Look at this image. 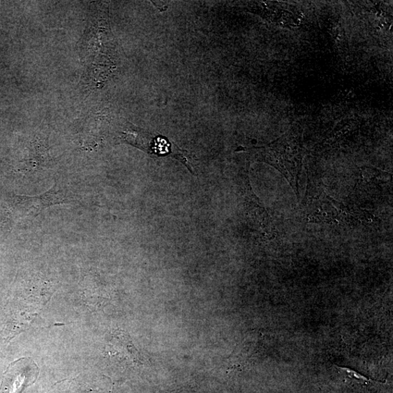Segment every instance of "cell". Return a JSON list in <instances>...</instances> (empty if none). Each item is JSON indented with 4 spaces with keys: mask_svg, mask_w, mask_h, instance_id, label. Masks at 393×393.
I'll list each match as a JSON object with an SVG mask.
<instances>
[{
    "mask_svg": "<svg viewBox=\"0 0 393 393\" xmlns=\"http://www.w3.org/2000/svg\"><path fill=\"white\" fill-rule=\"evenodd\" d=\"M39 371L38 366L30 358L12 363L5 373L1 393H21L24 388L35 382Z\"/></svg>",
    "mask_w": 393,
    "mask_h": 393,
    "instance_id": "cell-2",
    "label": "cell"
},
{
    "mask_svg": "<svg viewBox=\"0 0 393 393\" xmlns=\"http://www.w3.org/2000/svg\"><path fill=\"white\" fill-rule=\"evenodd\" d=\"M337 367L339 368V370L345 372L349 378H352L356 381H359V382H361L362 383H368V382H372V380H371L370 379H368L363 377L362 374H360L358 372H356L352 370H350V368L345 367H340L337 366Z\"/></svg>",
    "mask_w": 393,
    "mask_h": 393,
    "instance_id": "cell-3",
    "label": "cell"
},
{
    "mask_svg": "<svg viewBox=\"0 0 393 393\" xmlns=\"http://www.w3.org/2000/svg\"><path fill=\"white\" fill-rule=\"evenodd\" d=\"M74 201L69 192L55 186L47 192L36 196L14 195L8 201L9 212L16 223L34 218L45 208Z\"/></svg>",
    "mask_w": 393,
    "mask_h": 393,
    "instance_id": "cell-1",
    "label": "cell"
}]
</instances>
